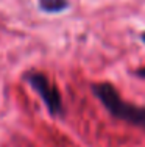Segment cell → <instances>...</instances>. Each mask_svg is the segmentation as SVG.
<instances>
[{"instance_id":"3","label":"cell","mask_w":145,"mask_h":147,"mask_svg":"<svg viewBox=\"0 0 145 147\" xmlns=\"http://www.w3.org/2000/svg\"><path fill=\"white\" fill-rule=\"evenodd\" d=\"M69 0H37V8L45 14H58L69 9Z\"/></svg>"},{"instance_id":"5","label":"cell","mask_w":145,"mask_h":147,"mask_svg":"<svg viewBox=\"0 0 145 147\" xmlns=\"http://www.w3.org/2000/svg\"><path fill=\"white\" fill-rule=\"evenodd\" d=\"M140 41L145 44V31H144V33H140Z\"/></svg>"},{"instance_id":"1","label":"cell","mask_w":145,"mask_h":147,"mask_svg":"<svg viewBox=\"0 0 145 147\" xmlns=\"http://www.w3.org/2000/svg\"><path fill=\"white\" fill-rule=\"evenodd\" d=\"M91 91L114 119L145 130V107L126 102L119 89L109 82L92 83Z\"/></svg>"},{"instance_id":"2","label":"cell","mask_w":145,"mask_h":147,"mask_svg":"<svg viewBox=\"0 0 145 147\" xmlns=\"http://www.w3.org/2000/svg\"><path fill=\"white\" fill-rule=\"evenodd\" d=\"M23 80L28 83V86L34 92L39 96V99L42 100V103L45 105L48 114L51 117H64L65 110L63 103V97L61 92L53 83L50 82V78L44 72H25L23 74Z\"/></svg>"},{"instance_id":"4","label":"cell","mask_w":145,"mask_h":147,"mask_svg":"<svg viewBox=\"0 0 145 147\" xmlns=\"http://www.w3.org/2000/svg\"><path fill=\"white\" fill-rule=\"evenodd\" d=\"M134 75H136L137 78L145 80V66H142V67H137L136 71H134Z\"/></svg>"}]
</instances>
